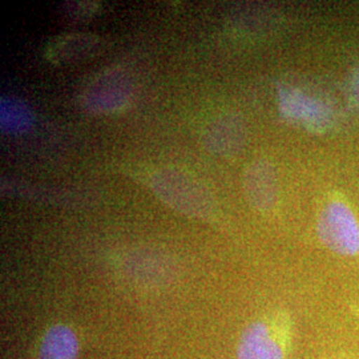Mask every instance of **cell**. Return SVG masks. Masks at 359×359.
Masks as SVG:
<instances>
[{
    "mask_svg": "<svg viewBox=\"0 0 359 359\" xmlns=\"http://www.w3.org/2000/svg\"><path fill=\"white\" fill-rule=\"evenodd\" d=\"M152 189L168 206L191 217L206 218L213 201L203 185L175 169H161L152 177Z\"/></svg>",
    "mask_w": 359,
    "mask_h": 359,
    "instance_id": "cell-2",
    "label": "cell"
},
{
    "mask_svg": "<svg viewBox=\"0 0 359 359\" xmlns=\"http://www.w3.org/2000/svg\"><path fill=\"white\" fill-rule=\"evenodd\" d=\"M103 47V40L90 34H69L57 36L46 48L47 59L55 65H68L87 59Z\"/></svg>",
    "mask_w": 359,
    "mask_h": 359,
    "instance_id": "cell-7",
    "label": "cell"
},
{
    "mask_svg": "<svg viewBox=\"0 0 359 359\" xmlns=\"http://www.w3.org/2000/svg\"><path fill=\"white\" fill-rule=\"evenodd\" d=\"M244 142V121L237 115L219 116L206 128L203 136L206 149L221 156L237 154Z\"/></svg>",
    "mask_w": 359,
    "mask_h": 359,
    "instance_id": "cell-5",
    "label": "cell"
},
{
    "mask_svg": "<svg viewBox=\"0 0 359 359\" xmlns=\"http://www.w3.org/2000/svg\"><path fill=\"white\" fill-rule=\"evenodd\" d=\"M99 6L100 4L95 1H67L63 6V10L65 15H68L69 18L84 20L99 13Z\"/></svg>",
    "mask_w": 359,
    "mask_h": 359,
    "instance_id": "cell-11",
    "label": "cell"
},
{
    "mask_svg": "<svg viewBox=\"0 0 359 359\" xmlns=\"http://www.w3.org/2000/svg\"><path fill=\"white\" fill-rule=\"evenodd\" d=\"M79 341L76 334L65 325L50 327L40 344L39 359H77Z\"/></svg>",
    "mask_w": 359,
    "mask_h": 359,
    "instance_id": "cell-9",
    "label": "cell"
},
{
    "mask_svg": "<svg viewBox=\"0 0 359 359\" xmlns=\"http://www.w3.org/2000/svg\"><path fill=\"white\" fill-rule=\"evenodd\" d=\"M130 103V90L123 80L115 77L97 83L84 97V107L95 114H114Z\"/></svg>",
    "mask_w": 359,
    "mask_h": 359,
    "instance_id": "cell-8",
    "label": "cell"
},
{
    "mask_svg": "<svg viewBox=\"0 0 359 359\" xmlns=\"http://www.w3.org/2000/svg\"><path fill=\"white\" fill-rule=\"evenodd\" d=\"M351 88H353V93H354V97L357 100V103L359 105V69L354 72L353 79H351Z\"/></svg>",
    "mask_w": 359,
    "mask_h": 359,
    "instance_id": "cell-12",
    "label": "cell"
},
{
    "mask_svg": "<svg viewBox=\"0 0 359 359\" xmlns=\"http://www.w3.org/2000/svg\"><path fill=\"white\" fill-rule=\"evenodd\" d=\"M317 234L329 250L341 256L359 255V224L345 204L334 201L322 210Z\"/></svg>",
    "mask_w": 359,
    "mask_h": 359,
    "instance_id": "cell-3",
    "label": "cell"
},
{
    "mask_svg": "<svg viewBox=\"0 0 359 359\" xmlns=\"http://www.w3.org/2000/svg\"><path fill=\"white\" fill-rule=\"evenodd\" d=\"M245 194L252 205L266 210L277 197V177L273 165L265 160L253 161L244 173Z\"/></svg>",
    "mask_w": 359,
    "mask_h": 359,
    "instance_id": "cell-6",
    "label": "cell"
},
{
    "mask_svg": "<svg viewBox=\"0 0 359 359\" xmlns=\"http://www.w3.org/2000/svg\"><path fill=\"white\" fill-rule=\"evenodd\" d=\"M29 107L15 97H3L0 103V126L6 133H25L32 127Z\"/></svg>",
    "mask_w": 359,
    "mask_h": 359,
    "instance_id": "cell-10",
    "label": "cell"
},
{
    "mask_svg": "<svg viewBox=\"0 0 359 359\" xmlns=\"http://www.w3.org/2000/svg\"><path fill=\"white\" fill-rule=\"evenodd\" d=\"M280 111L285 118L304 123L311 130H325L330 123L327 107L298 90H280Z\"/></svg>",
    "mask_w": 359,
    "mask_h": 359,
    "instance_id": "cell-4",
    "label": "cell"
},
{
    "mask_svg": "<svg viewBox=\"0 0 359 359\" xmlns=\"http://www.w3.org/2000/svg\"><path fill=\"white\" fill-rule=\"evenodd\" d=\"M290 346V318L276 314L246 326L237 345V359H285Z\"/></svg>",
    "mask_w": 359,
    "mask_h": 359,
    "instance_id": "cell-1",
    "label": "cell"
}]
</instances>
